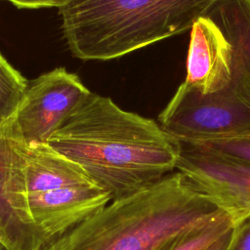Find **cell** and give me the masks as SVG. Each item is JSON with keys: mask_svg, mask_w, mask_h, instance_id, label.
<instances>
[{"mask_svg": "<svg viewBox=\"0 0 250 250\" xmlns=\"http://www.w3.org/2000/svg\"><path fill=\"white\" fill-rule=\"evenodd\" d=\"M90 95L78 76L63 67L55 68L28 83L14 116L23 140L27 145L46 144Z\"/></svg>", "mask_w": 250, "mask_h": 250, "instance_id": "6", "label": "cell"}, {"mask_svg": "<svg viewBox=\"0 0 250 250\" xmlns=\"http://www.w3.org/2000/svg\"><path fill=\"white\" fill-rule=\"evenodd\" d=\"M232 228L233 226L229 230H227L224 234H222L219 238H217L205 250H228V247L232 235Z\"/></svg>", "mask_w": 250, "mask_h": 250, "instance_id": "16", "label": "cell"}, {"mask_svg": "<svg viewBox=\"0 0 250 250\" xmlns=\"http://www.w3.org/2000/svg\"><path fill=\"white\" fill-rule=\"evenodd\" d=\"M25 175L29 193L95 185L78 164L47 144L28 145Z\"/></svg>", "mask_w": 250, "mask_h": 250, "instance_id": "10", "label": "cell"}, {"mask_svg": "<svg viewBox=\"0 0 250 250\" xmlns=\"http://www.w3.org/2000/svg\"><path fill=\"white\" fill-rule=\"evenodd\" d=\"M111 201L96 185L29 193L32 218L46 244L58 239Z\"/></svg>", "mask_w": 250, "mask_h": 250, "instance_id": "8", "label": "cell"}, {"mask_svg": "<svg viewBox=\"0 0 250 250\" xmlns=\"http://www.w3.org/2000/svg\"><path fill=\"white\" fill-rule=\"evenodd\" d=\"M118 199L175 171L180 143L159 123L91 95L46 143Z\"/></svg>", "mask_w": 250, "mask_h": 250, "instance_id": "1", "label": "cell"}, {"mask_svg": "<svg viewBox=\"0 0 250 250\" xmlns=\"http://www.w3.org/2000/svg\"><path fill=\"white\" fill-rule=\"evenodd\" d=\"M231 45V77L228 87L200 101L228 129L250 132V0H220L207 14Z\"/></svg>", "mask_w": 250, "mask_h": 250, "instance_id": "4", "label": "cell"}, {"mask_svg": "<svg viewBox=\"0 0 250 250\" xmlns=\"http://www.w3.org/2000/svg\"><path fill=\"white\" fill-rule=\"evenodd\" d=\"M228 250H250V213L234 222Z\"/></svg>", "mask_w": 250, "mask_h": 250, "instance_id": "14", "label": "cell"}, {"mask_svg": "<svg viewBox=\"0 0 250 250\" xmlns=\"http://www.w3.org/2000/svg\"><path fill=\"white\" fill-rule=\"evenodd\" d=\"M0 250H9V249L0 241Z\"/></svg>", "mask_w": 250, "mask_h": 250, "instance_id": "17", "label": "cell"}, {"mask_svg": "<svg viewBox=\"0 0 250 250\" xmlns=\"http://www.w3.org/2000/svg\"><path fill=\"white\" fill-rule=\"evenodd\" d=\"M27 87L26 79L0 54V125L15 116Z\"/></svg>", "mask_w": 250, "mask_h": 250, "instance_id": "12", "label": "cell"}, {"mask_svg": "<svg viewBox=\"0 0 250 250\" xmlns=\"http://www.w3.org/2000/svg\"><path fill=\"white\" fill-rule=\"evenodd\" d=\"M220 0H65L59 8L72 55L108 61L186 32Z\"/></svg>", "mask_w": 250, "mask_h": 250, "instance_id": "3", "label": "cell"}, {"mask_svg": "<svg viewBox=\"0 0 250 250\" xmlns=\"http://www.w3.org/2000/svg\"><path fill=\"white\" fill-rule=\"evenodd\" d=\"M231 77V45L221 26L208 15L190 29L187 75L183 84L201 94L225 90Z\"/></svg>", "mask_w": 250, "mask_h": 250, "instance_id": "9", "label": "cell"}, {"mask_svg": "<svg viewBox=\"0 0 250 250\" xmlns=\"http://www.w3.org/2000/svg\"><path fill=\"white\" fill-rule=\"evenodd\" d=\"M194 144L200 145L213 151L250 163V132L235 137L217 139Z\"/></svg>", "mask_w": 250, "mask_h": 250, "instance_id": "13", "label": "cell"}, {"mask_svg": "<svg viewBox=\"0 0 250 250\" xmlns=\"http://www.w3.org/2000/svg\"><path fill=\"white\" fill-rule=\"evenodd\" d=\"M27 146L14 117L0 125V241L9 250H42L46 245L29 206Z\"/></svg>", "mask_w": 250, "mask_h": 250, "instance_id": "5", "label": "cell"}, {"mask_svg": "<svg viewBox=\"0 0 250 250\" xmlns=\"http://www.w3.org/2000/svg\"><path fill=\"white\" fill-rule=\"evenodd\" d=\"M21 9H39L47 7L60 8L65 0H6Z\"/></svg>", "mask_w": 250, "mask_h": 250, "instance_id": "15", "label": "cell"}, {"mask_svg": "<svg viewBox=\"0 0 250 250\" xmlns=\"http://www.w3.org/2000/svg\"><path fill=\"white\" fill-rule=\"evenodd\" d=\"M234 220L225 212L217 217L197 225L172 240L163 250H205L217 238L229 230Z\"/></svg>", "mask_w": 250, "mask_h": 250, "instance_id": "11", "label": "cell"}, {"mask_svg": "<svg viewBox=\"0 0 250 250\" xmlns=\"http://www.w3.org/2000/svg\"><path fill=\"white\" fill-rule=\"evenodd\" d=\"M225 212L184 174L173 171L111 200L42 250H163L186 230Z\"/></svg>", "mask_w": 250, "mask_h": 250, "instance_id": "2", "label": "cell"}, {"mask_svg": "<svg viewBox=\"0 0 250 250\" xmlns=\"http://www.w3.org/2000/svg\"><path fill=\"white\" fill-rule=\"evenodd\" d=\"M176 171L213 198L234 222L250 213V163L200 145L179 142Z\"/></svg>", "mask_w": 250, "mask_h": 250, "instance_id": "7", "label": "cell"}]
</instances>
